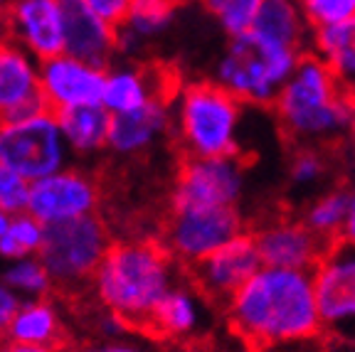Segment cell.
<instances>
[{"instance_id": "cell-32", "label": "cell", "mask_w": 355, "mask_h": 352, "mask_svg": "<svg viewBox=\"0 0 355 352\" xmlns=\"http://www.w3.org/2000/svg\"><path fill=\"white\" fill-rule=\"evenodd\" d=\"M28 204H30V182L6 173L3 175V185H0V207L12 217L28 212Z\"/></svg>"}, {"instance_id": "cell-2", "label": "cell", "mask_w": 355, "mask_h": 352, "mask_svg": "<svg viewBox=\"0 0 355 352\" xmlns=\"http://www.w3.org/2000/svg\"><path fill=\"white\" fill-rule=\"evenodd\" d=\"M279 131L296 148L336 150L355 138V101L336 72L306 52L274 101Z\"/></svg>"}, {"instance_id": "cell-43", "label": "cell", "mask_w": 355, "mask_h": 352, "mask_svg": "<svg viewBox=\"0 0 355 352\" xmlns=\"http://www.w3.org/2000/svg\"><path fill=\"white\" fill-rule=\"evenodd\" d=\"M3 175H6V170H3V168H0V185H3Z\"/></svg>"}, {"instance_id": "cell-21", "label": "cell", "mask_w": 355, "mask_h": 352, "mask_svg": "<svg viewBox=\"0 0 355 352\" xmlns=\"http://www.w3.org/2000/svg\"><path fill=\"white\" fill-rule=\"evenodd\" d=\"M202 293L198 288H190L185 283H175L171 291L166 293L158 308H155L153 318H150L148 333L158 337H168V340H185L193 337L200 331L202 323Z\"/></svg>"}, {"instance_id": "cell-33", "label": "cell", "mask_w": 355, "mask_h": 352, "mask_svg": "<svg viewBox=\"0 0 355 352\" xmlns=\"http://www.w3.org/2000/svg\"><path fill=\"white\" fill-rule=\"evenodd\" d=\"M82 3L94 12V15H99L101 20H106L109 25H114V28H119L123 22V17H126L133 0H82Z\"/></svg>"}, {"instance_id": "cell-30", "label": "cell", "mask_w": 355, "mask_h": 352, "mask_svg": "<svg viewBox=\"0 0 355 352\" xmlns=\"http://www.w3.org/2000/svg\"><path fill=\"white\" fill-rule=\"evenodd\" d=\"M311 33L355 20V0H296Z\"/></svg>"}, {"instance_id": "cell-4", "label": "cell", "mask_w": 355, "mask_h": 352, "mask_svg": "<svg viewBox=\"0 0 355 352\" xmlns=\"http://www.w3.org/2000/svg\"><path fill=\"white\" fill-rule=\"evenodd\" d=\"M242 101L217 82H193L173 96V128L185 158H227L239 150Z\"/></svg>"}, {"instance_id": "cell-9", "label": "cell", "mask_w": 355, "mask_h": 352, "mask_svg": "<svg viewBox=\"0 0 355 352\" xmlns=\"http://www.w3.org/2000/svg\"><path fill=\"white\" fill-rule=\"evenodd\" d=\"M323 335L355 342V244L338 239L313 269Z\"/></svg>"}, {"instance_id": "cell-15", "label": "cell", "mask_w": 355, "mask_h": 352, "mask_svg": "<svg viewBox=\"0 0 355 352\" xmlns=\"http://www.w3.org/2000/svg\"><path fill=\"white\" fill-rule=\"evenodd\" d=\"M10 37L37 62L64 52L62 0H12L6 12Z\"/></svg>"}, {"instance_id": "cell-22", "label": "cell", "mask_w": 355, "mask_h": 352, "mask_svg": "<svg viewBox=\"0 0 355 352\" xmlns=\"http://www.w3.org/2000/svg\"><path fill=\"white\" fill-rule=\"evenodd\" d=\"M6 337L15 342H25V345H40L57 350L62 337H64V323H62L60 308L50 298L22 301Z\"/></svg>"}, {"instance_id": "cell-16", "label": "cell", "mask_w": 355, "mask_h": 352, "mask_svg": "<svg viewBox=\"0 0 355 352\" xmlns=\"http://www.w3.org/2000/svg\"><path fill=\"white\" fill-rule=\"evenodd\" d=\"M40 89V62L30 52L8 42L0 47V121L28 118L44 111Z\"/></svg>"}, {"instance_id": "cell-42", "label": "cell", "mask_w": 355, "mask_h": 352, "mask_svg": "<svg viewBox=\"0 0 355 352\" xmlns=\"http://www.w3.org/2000/svg\"><path fill=\"white\" fill-rule=\"evenodd\" d=\"M345 89H348V94L353 96V101H355V82H350V84H343Z\"/></svg>"}, {"instance_id": "cell-17", "label": "cell", "mask_w": 355, "mask_h": 352, "mask_svg": "<svg viewBox=\"0 0 355 352\" xmlns=\"http://www.w3.org/2000/svg\"><path fill=\"white\" fill-rule=\"evenodd\" d=\"M178 89L173 87L171 77L158 74V69H146L136 64H116L106 69L104 94L101 104L114 114H128L141 106L150 104L153 99H171Z\"/></svg>"}, {"instance_id": "cell-3", "label": "cell", "mask_w": 355, "mask_h": 352, "mask_svg": "<svg viewBox=\"0 0 355 352\" xmlns=\"http://www.w3.org/2000/svg\"><path fill=\"white\" fill-rule=\"evenodd\" d=\"M175 259L163 244L131 239L111 244L92 279L96 301L131 331H148L158 303L175 286Z\"/></svg>"}, {"instance_id": "cell-12", "label": "cell", "mask_w": 355, "mask_h": 352, "mask_svg": "<svg viewBox=\"0 0 355 352\" xmlns=\"http://www.w3.org/2000/svg\"><path fill=\"white\" fill-rule=\"evenodd\" d=\"M261 256L257 252V244L252 231H244L210 256L190 266L193 286L210 301L227 306L239 288L261 269Z\"/></svg>"}, {"instance_id": "cell-36", "label": "cell", "mask_w": 355, "mask_h": 352, "mask_svg": "<svg viewBox=\"0 0 355 352\" xmlns=\"http://www.w3.org/2000/svg\"><path fill=\"white\" fill-rule=\"evenodd\" d=\"M0 352H60L52 350V347H40V345H25V342H15V340H0Z\"/></svg>"}, {"instance_id": "cell-24", "label": "cell", "mask_w": 355, "mask_h": 352, "mask_svg": "<svg viewBox=\"0 0 355 352\" xmlns=\"http://www.w3.org/2000/svg\"><path fill=\"white\" fill-rule=\"evenodd\" d=\"M252 30L261 37L294 47L299 52H311L306 50V39H311L313 33L296 0H264Z\"/></svg>"}, {"instance_id": "cell-5", "label": "cell", "mask_w": 355, "mask_h": 352, "mask_svg": "<svg viewBox=\"0 0 355 352\" xmlns=\"http://www.w3.org/2000/svg\"><path fill=\"white\" fill-rule=\"evenodd\" d=\"M304 55L306 52L266 39L250 30L230 37L215 67V82L234 94L242 104L274 106L282 87L294 74Z\"/></svg>"}, {"instance_id": "cell-18", "label": "cell", "mask_w": 355, "mask_h": 352, "mask_svg": "<svg viewBox=\"0 0 355 352\" xmlns=\"http://www.w3.org/2000/svg\"><path fill=\"white\" fill-rule=\"evenodd\" d=\"M64 6V52L109 69L119 55L116 28L89 10L82 0H62Z\"/></svg>"}, {"instance_id": "cell-7", "label": "cell", "mask_w": 355, "mask_h": 352, "mask_svg": "<svg viewBox=\"0 0 355 352\" xmlns=\"http://www.w3.org/2000/svg\"><path fill=\"white\" fill-rule=\"evenodd\" d=\"M111 249L109 231L96 215L47 227L40 259L50 269L55 286L77 288L94 279Z\"/></svg>"}, {"instance_id": "cell-23", "label": "cell", "mask_w": 355, "mask_h": 352, "mask_svg": "<svg viewBox=\"0 0 355 352\" xmlns=\"http://www.w3.org/2000/svg\"><path fill=\"white\" fill-rule=\"evenodd\" d=\"M57 121H60L64 141L72 153L94 155L99 150L109 148L111 114L104 109V104L62 111V114H57Z\"/></svg>"}, {"instance_id": "cell-41", "label": "cell", "mask_w": 355, "mask_h": 352, "mask_svg": "<svg viewBox=\"0 0 355 352\" xmlns=\"http://www.w3.org/2000/svg\"><path fill=\"white\" fill-rule=\"evenodd\" d=\"M10 3H12V0H0V15H6L8 8H10Z\"/></svg>"}, {"instance_id": "cell-13", "label": "cell", "mask_w": 355, "mask_h": 352, "mask_svg": "<svg viewBox=\"0 0 355 352\" xmlns=\"http://www.w3.org/2000/svg\"><path fill=\"white\" fill-rule=\"evenodd\" d=\"M106 69L92 62H84L74 55L50 57L40 62V89L44 106L55 114L79 106L101 104Z\"/></svg>"}, {"instance_id": "cell-20", "label": "cell", "mask_w": 355, "mask_h": 352, "mask_svg": "<svg viewBox=\"0 0 355 352\" xmlns=\"http://www.w3.org/2000/svg\"><path fill=\"white\" fill-rule=\"evenodd\" d=\"M178 0H133L116 28L119 55H136L146 42L163 35L178 15Z\"/></svg>"}, {"instance_id": "cell-8", "label": "cell", "mask_w": 355, "mask_h": 352, "mask_svg": "<svg viewBox=\"0 0 355 352\" xmlns=\"http://www.w3.org/2000/svg\"><path fill=\"white\" fill-rule=\"evenodd\" d=\"M237 207H188L171 209L163 231V247L183 266H195L212 252L244 234Z\"/></svg>"}, {"instance_id": "cell-19", "label": "cell", "mask_w": 355, "mask_h": 352, "mask_svg": "<svg viewBox=\"0 0 355 352\" xmlns=\"http://www.w3.org/2000/svg\"><path fill=\"white\" fill-rule=\"evenodd\" d=\"M173 123L171 99H153L128 114L111 116L109 150L116 155H139L153 148Z\"/></svg>"}, {"instance_id": "cell-31", "label": "cell", "mask_w": 355, "mask_h": 352, "mask_svg": "<svg viewBox=\"0 0 355 352\" xmlns=\"http://www.w3.org/2000/svg\"><path fill=\"white\" fill-rule=\"evenodd\" d=\"M326 170H328V150L296 148L288 177H291V185L294 187H311L326 175Z\"/></svg>"}, {"instance_id": "cell-10", "label": "cell", "mask_w": 355, "mask_h": 352, "mask_svg": "<svg viewBox=\"0 0 355 352\" xmlns=\"http://www.w3.org/2000/svg\"><path fill=\"white\" fill-rule=\"evenodd\" d=\"M247 158H185L175 175L171 207H237L244 193Z\"/></svg>"}, {"instance_id": "cell-35", "label": "cell", "mask_w": 355, "mask_h": 352, "mask_svg": "<svg viewBox=\"0 0 355 352\" xmlns=\"http://www.w3.org/2000/svg\"><path fill=\"white\" fill-rule=\"evenodd\" d=\"M79 352H150L144 342L139 340H128V337H109V340L94 342V345L84 347Z\"/></svg>"}, {"instance_id": "cell-27", "label": "cell", "mask_w": 355, "mask_h": 352, "mask_svg": "<svg viewBox=\"0 0 355 352\" xmlns=\"http://www.w3.org/2000/svg\"><path fill=\"white\" fill-rule=\"evenodd\" d=\"M0 281H6L8 286L22 298V301H33V298H47L55 288L50 269L37 256H22V259L6 261Z\"/></svg>"}, {"instance_id": "cell-34", "label": "cell", "mask_w": 355, "mask_h": 352, "mask_svg": "<svg viewBox=\"0 0 355 352\" xmlns=\"http://www.w3.org/2000/svg\"><path fill=\"white\" fill-rule=\"evenodd\" d=\"M20 306H22V298L8 286L6 281H0V335L3 337H6L8 328H10L12 318H15V313L20 310Z\"/></svg>"}, {"instance_id": "cell-39", "label": "cell", "mask_w": 355, "mask_h": 352, "mask_svg": "<svg viewBox=\"0 0 355 352\" xmlns=\"http://www.w3.org/2000/svg\"><path fill=\"white\" fill-rule=\"evenodd\" d=\"M8 42H12L10 25H8V17L6 15H0V47H3V44H8Z\"/></svg>"}, {"instance_id": "cell-38", "label": "cell", "mask_w": 355, "mask_h": 352, "mask_svg": "<svg viewBox=\"0 0 355 352\" xmlns=\"http://www.w3.org/2000/svg\"><path fill=\"white\" fill-rule=\"evenodd\" d=\"M343 239L355 244V190H350V215H348V222H345Z\"/></svg>"}, {"instance_id": "cell-26", "label": "cell", "mask_w": 355, "mask_h": 352, "mask_svg": "<svg viewBox=\"0 0 355 352\" xmlns=\"http://www.w3.org/2000/svg\"><path fill=\"white\" fill-rule=\"evenodd\" d=\"M350 215V190L348 187H336L328 190L326 195L316 200L306 209L304 222L309 229H313L318 237H323L326 242H338L343 239L345 222Z\"/></svg>"}, {"instance_id": "cell-45", "label": "cell", "mask_w": 355, "mask_h": 352, "mask_svg": "<svg viewBox=\"0 0 355 352\" xmlns=\"http://www.w3.org/2000/svg\"><path fill=\"white\" fill-rule=\"evenodd\" d=\"M178 3H183V0H178Z\"/></svg>"}, {"instance_id": "cell-37", "label": "cell", "mask_w": 355, "mask_h": 352, "mask_svg": "<svg viewBox=\"0 0 355 352\" xmlns=\"http://www.w3.org/2000/svg\"><path fill=\"white\" fill-rule=\"evenodd\" d=\"M323 352H355V342L336 340V337L323 335Z\"/></svg>"}, {"instance_id": "cell-28", "label": "cell", "mask_w": 355, "mask_h": 352, "mask_svg": "<svg viewBox=\"0 0 355 352\" xmlns=\"http://www.w3.org/2000/svg\"><path fill=\"white\" fill-rule=\"evenodd\" d=\"M44 234H47V227L30 212L12 215L6 234L0 237V261L37 256L44 244Z\"/></svg>"}, {"instance_id": "cell-6", "label": "cell", "mask_w": 355, "mask_h": 352, "mask_svg": "<svg viewBox=\"0 0 355 352\" xmlns=\"http://www.w3.org/2000/svg\"><path fill=\"white\" fill-rule=\"evenodd\" d=\"M69 146L50 109L28 118L0 121V168L35 182L69 166Z\"/></svg>"}, {"instance_id": "cell-44", "label": "cell", "mask_w": 355, "mask_h": 352, "mask_svg": "<svg viewBox=\"0 0 355 352\" xmlns=\"http://www.w3.org/2000/svg\"><path fill=\"white\" fill-rule=\"evenodd\" d=\"M60 352H79V350H60Z\"/></svg>"}, {"instance_id": "cell-29", "label": "cell", "mask_w": 355, "mask_h": 352, "mask_svg": "<svg viewBox=\"0 0 355 352\" xmlns=\"http://www.w3.org/2000/svg\"><path fill=\"white\" fill-rule=\"evenodd\" d=\"M230 37L250 33L264 0H198Z\"/></svg>"}, {"instance_id": "cell-14", "label": "cell", "mask_w": 355, "mask_h": 352, "mask_svg": "<svg viewBox=\"0 0 355 352\" xmlns=\"http://www.w3.org/2000/svg\"><path fill=\"white\" fill-rule=\"evenodd\" d=\"M252 237L261 264L274 269L313 271L331 247V242L309 229L304 220H291V217H277L266 222L257 231H252Z\"/></svg>"}, {"instance_id": "cell-25", "label": "cell", "mask_w": 355, "mask_h": 352, "mask_svg": "<svg viewBox=\"0 0 355 352\" xmlns=\"http://www.w3.org/2000/svg\"><path fill=\"white\" fill-rule=\"evenodd\" d=\"M311 52H316L343 84L355 82V20L313 30Z\"/></svg>"}, {"instance_id": "cell-11", "label": "cell", "mask_w": 355, "mask_h": 352, "mask_svg": "<svg viewBox=\"0 0 355 352\" xmlns=\"http://www.w3.org/2000/svg\"><path fill=\"white\" fill-rule=\"evenodd\" d=\"M96 207H99V185L79 168L67 166L42 180L30 182L28 212L37 217L44 227L96 215Z\"/></svg>"}, {"instance_id": "cell-1", "label": "cell", "mask_w": 355, "mask_h": 352, "mask_svg": "<svg viewBox=\"0 0 355 352\" xmlns=\"http://www.w3.org/2000/svg\"><path fill=\"white\" fill-rule=\"evenodd\" d=\"M225 308L230 328L250 352L323 337L313 271L261 266Z\"/></svg>"}, {"instance_id": "cell-40", "label": "cell", "mask_w": 355, "mask_h": 352, "mask_svg": "<svg viewBox=\"0 0 355 352\" xmlns=\"http://www.w3.org/2000/svg\"><path fill=\"white\" fill-rule=\"evenodd\" d=\"M10 220H12V217H10V215H8L6 209L0 207V237H3V234H6L8 225H10Z\"/></svg>"}]
</instances>
